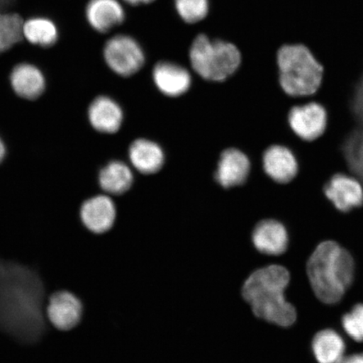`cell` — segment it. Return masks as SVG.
<instances>
[{
    "label": "cell",
    "mask_w": 363,
    "mask_h": 363,
    "mask_svg": "<svg viewBox=\"0 0 363 363\" xmlns=\"http://www.w3.org/2000/svg\"><path fill=\"white\" fill-rule=\"evenodd\" d=\"M252 172V162L238 149H227L221 154L216 172V179L222 187L228 189L242 185Z\"/></svg>",
    "instance_id": "obj_14"
},
{
    "label": "cell",
    "mask_w": 363,
    "mask_h": 363,
    "mask_svg": "<svg viewBox=\"0 0 363 363\" xmlns=\"http://www.w3.org/2000/svg\"><path fill=\"white\" fill-rule=\"evenodd\" d=\"M252 242L257 252L267 256H279L288 249L289 231L282 221L265 218L252 230Z\"/></svg>",
    "instance_id": "obj_11"
},
{
    "label": "cell",
    "mask_w": 363,
    "mask_h": 363,
    "mask_svg": "<svg viewBox=\"0 0 363 363\" xmlns=\"http://www.w3.org/2000/svg\"><path fill=\"white\" fill-rule=\"evenodd\" d=\"M9 81L16 96L28 101H38L43 96L48 86L42 70L27 62L13 67Z\"/></svg>",
    "instance_id": "obj_13"
},
{
    "label": "cell",
    "mask_w": 363,
    "mask_h": 363,
    "mask_svg": "<svg viewBox=\"0 0 363 363\" xmlns=\"http://www.w3.org/2000/svg\"><path fill=\"white\" fill-rule=\"evenodd\" d=\"M328 111L321 104L311 101L289 111L288 121L293 133L306 142H314L325 133Z\"/></svg>",
    "instance_id": "obj_8"
},
{
    "label": "cell",
    "mask_w": 363,
    "mask_h": 363,
    "mask_svg": "<svg viewBox=\"0 0 363 363\" xmlns=\"http://www.w3.org/2000/svg\"><path fill=\"white\" fill-rule=\"evenodd\" d=\"M175 8L182 20L194 24L207 16L210 3L208 0H175Z\"/></svg>",
    "instance_id": "obj_23"
},
{
    "label": "cell",
    "mask_w": 363,
    "mask_h": 363,
    "mask_svg": "<svg viewBox=\"0 0 363 363\" xmlns=\"http://www.w3.org/2000/svg\"><path fill=\"white\" fill-rule=\"evenodd\" d=\"M193 69L203 79L221 82L237 71L242 62L239 49L233 43L212 40L201 34L189 50Z\"/></svg>",
    "instance_id": "obj_5"
},
{
    "label": "cell",
    "mask_w": 363,
    "mask_h": 363,
    "mask_svg": "<svg viewBox=\"0 0 363 363\" xmlns=\"http://www.w3.org/2000/svg\"><path fill=\"white\" fill-rule=\"evenodd\" d=\"M262 169L275 183L289 184L298 174L296 157L289 147L282 145H272L262 154Z\"/></svg>",
    "instance_id": "obj_12"
},
{
    "label": "cell",
    "mask_w": 363,
    "mask_h": 363,
    "mask_svg": "<svg viewBox=\"0 0 363 363\" xmlns=\"http://www.w3.org/2000/svg\"><path fill=\"white\" fill-rule=\"evenodd\" d=\"M23 35L30 43L48 48L57 42L58 30L52 21L36 17L24 22Z\"/></svg>",
    "instance_id": "obj_21"
},
{
    "label": "cell",
    "mask_w": 363,
    "mask_h": 363,
    "mask_svg": "<svg viewBox=\"0 0 363 363\" xmlns=\"http://www.w3.org/2000/svg\"><path fill=\"white\" fill-rule=\"evenodd\" d=\"M308 279L321 302L338 303L350 287L355 272L351 254L334 240L318 245L307 264Z\"/></svg>",
    "instance_id": "obj_3"
},
{
    "label": "cell",
    "mask_w": 363,
    "mask_h": 363,
    "mask_svg": "<svg viewBox=\"0 0 363 363\" xmlns=\"http://www.w3.org/2000/svg\"><path fill=\"white\" fill-rule=\"evenodd\" d=\"M7 155V147L2 136L0 135V165L2 164Z\"/></svg>",
    "instance_id": "obj_26"
},
{
    "label": "cell",
    "mask_w": 363,
    "mask_h": 363,
    "mask_svg": "<svg viewBox=\"0 0 363 363\" xmlns=\"http://www.w3.org/2000/svg\"><path fill=\"white\" fill-rule=\"evenodd\" d=\"M88 119L95 130L113 134L121 128L123 112L119 104L110 97L98 96L89 104Z\"/></svg>",
    "instance_id": "obj_15"
},
{
    "label": "cell",
    "mask_w": 363,
    "mask_h": 363,
    "mask_svg": "<svg viewBox=\"0 0 363 363\" xmlns=\"http://www.w3.org/2000/svg\"><path fill=\"white\" fill-rule=\"evenodd\" d=\"M104 57L116 74L128 77L144 65L145 54L138 40L127 35H117L104 45Z\"/></svg>",
    "instance_id": "obj_6"
},
{
    "label": "cell",
    "mask_w": 363,
    "mask_h": 363,
    "mask_svg": "<svg viewBox=\"0 0 363 363\" xmlns=\"http://www.w3.org/2000/svg\"><path fill=\"white\" fill-rule=\"evenodd\" d=\"M279 80L285 94L310 97L320 87L324 67L306 45L284 44L277 52Z\"/></svg>",
    "instance_id": "obj_4"
},
{
    "label": "cell",
    "mask_w": 363,
    "mask_h": 363,
    "mask_svg": "<svg viewBox=\"0 0 363 363\" xmlns=\"http://www.w3.org/2000/svg\"><path fill=\"white\" fill-rule=\"evenodd\" d=\"M342 326L349 337L356 342H363V303L354 306L343 316Z\"/></svg>",
    "instance_id": "obj_24"
},
{
    "label": "cell",
    "mask_w": 363,
    "mask_h": 363,
    "mask_svg": "<svg viewBox=\"0 0 363 363\" xmlns=\"http://www.w3.org/2000/svg\"><path fill=\"white\" fill-rule=\"evenodd\" d=\"M98 182L104 192L121 195L128 191L133 185V174L124 162L111 161L99 171Z\"/></svg>",
    "instance_id": "obj_19"
},
{
    "label": "cell",
    "mask_w": 363,
    "mask_h": 363,
    "mask_svg": "<svg viewBox=\"0 0 363 363\" xmlns=\"http://www.w3.org/2000/svg\"><path fill=\"white\" fill-rule=\"evenodd\" d=\"M84 315V303L68 290H57L49 295L45 316L53 328L61 331L74 329Z\"/></svg>",
    "instance_id": "obj_7"
},
{
    "label": "cell",
    "mask_w": 363,
    "mask_h": 363,
    "mask_svg": "<svg viewBox=\"0 0 363 363\" xmlns=\"http://www.w3.org/2000/svg\"><path fill=\"white\" fill-rule=\"evenodd\" d=\"M312 350L319 363H340L343 359L346 345L337 331L328 329L315 335Z\"/></svg>",
    "instance_id": "obj_20"
},
{
    "label": "cell",
    "mask_w": 363,
    "mask_h": 363,
    "mask_svg": "<svg viewBox=\"0 0 363 363\" xmlns=\"http://www.w3.org/2000/svg\"><path fill=\"white\" fill-rule=\"evenodd\" d=\"M48 297L33 267L0 258V333L26 346L39 342L52 328L45 316Z\"/></svg>",
    "instance_id": "obj_1"
},
{
    "label": "cell",
    "mask_w": 363,
    "mask_h": 363,
    "mask_svg": "<svg viewBox=\"0 0 363 363\" xmlns=\"http://www.w3.org/2000/svg\"><path fill=\"white\" fill-rule=\"evenodd\" d=\"M340 363H363V353L354 354V355L343 357Z\"/></svg>",
    "instance_id": "obj_25"
},
{
    "label": "cell",
    "mask_w": 363,
    "mask_h": 363,
    "mask_svg": "<svg viewBox=\"0 0 363 363\" xmlns=\"http://www.w3.org/2000/svg\"><path fill=\"white\" fill-rule=\"evenodd\" d=\"M289 280V272L283 266L270 265L253 271L242 284L243 301L256 317L288 328L297 318L294 307L285 298Z\"/></svg>",
    "instance_id": "obj_2"
},
{
    "label": "cell",
    "mask_w": 363,
    "mask_h": 363,
    "mask_svg": "<svg viewBox=\"0 0 363 363\" xmlns=\"http://www.w3.org/2000/svg\"><path fill=\"white\" fill-rule=\"evenodd\" d=\"M86 17L95 30L106 33L124 22L125 13L118 0H89Z\"/></svg>",
    "instance_id": "obj_16"
},
{
    "label": "cell",
    "mask_w": 363,
    "mask_h": 363,
    "mask_svg": "<svg viewBox=\"0 0 363 363\" xmlns=\"http://www.w3.org/2000/svg\"><path fill=\"white\" fill-rule=\"evenodd\" d=\"M125 2L131 6H139V4H147L155 1V0H124Z\"/></svg>",
    "instance_id": "obj_27"
},
{
    "label": "cell",
    "mask_w": 363,
    "mask_h": 363,
    "mask_svg": "<svg viewBox=\"0 0 363 363\" xmlns=\"http://www.w3.org/2000/svg\"><path fill=\"white\" fill-rule=\"evenodd\" d=\"M153 79L158 89L171 97L187 92L191 84V76L188 70L170 62H161L154 67Z\"/></svg>",
    "instance_id": "obj_17"
},
{
    "label": "cell",
    "mask_w": 363,
    "mask_h": 363,
    "mask_svg": "<svg viewBox=\"0 0 363 363\" xmlns=\"http://www.w3.org/2000/svg\"><path fill=\"white\" fill-rule=\"evenodd\" d=\"M82 224L94 235H104L113 229L116 220V208L112 199L106 195L86 199L79 208Z\"/></svg>",
    "instance_id": "obj_10"
},
{
    "label": "cell",
    "mask_w": 363,
    "mask_h": 363,
    "mask_svg": "<svg viewBox=\"0 0 363 363\" xmlns=\"http://www.w3.org/2000/svg\"><path fill=\"white\" fill-rule=\"evenodd\" d=\"M11 2L12 0H0V11H4Z\"/></svg>",
    "instance_id": "obj_28"
},
{
    "label": "cell",
    "mask_w": 363,
    "mask_h": 363,
    "mask_svg": "<svg viewBox=\"0 0 363 363\" xmlns=\"http://www.w3.org/2000/svg\"><path fill=\"white\" fill-rule=\"evenodd\" d=\"M326 199L342 213H349L363 206V185L355 177L339 172L326 183Z\"/></svg>",
    "instance_id": "obj_9"
},
{
    "label": "cell",
    "mask_w": 363,
    "mask_h": 363,
    "mask_svg": "<svg viewBox=\"0 0 363 363\" xmlns=\"http://www.w3.org/2000/svg\"><path fill=\"white\" fill-rule=\"evenodd\" d=\"M23 25L24 21L17 13H0V54L21 42Z\"/></svg>",
    "instance_id": "obj_22"
},
{
    "label": "cell",
    "mask_w": 363,
    "mask_h": 363,
    "mask_svg": "<svg viewBox=\"0 0 363 363\" xmlns=\"http://www.w3.org/2000/svg\"><path fill=\"white\" fill-rule=\"evenodd\" d=\"M131 163L136 170L144 174H152L162 169L164 153L152 140L139 139L131 144L129 150Z\"/></svg>",
    "instance_id": "obj_18"
}]
</instances>
